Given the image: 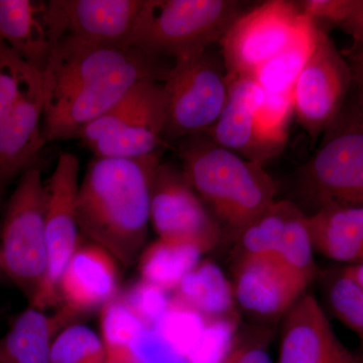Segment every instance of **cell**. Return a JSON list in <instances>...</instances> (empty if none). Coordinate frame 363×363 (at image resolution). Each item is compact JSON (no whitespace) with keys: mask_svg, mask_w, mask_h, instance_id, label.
Masks as SVG:
<instances>
[{"mask_svg":"<svg viewBox=\"0 0 363 363\" xmlns=\"http://www.w3.org/2000/svg\"><path fill=\"white\" fill-rule=\"evenodd\" d=\"M78 157L64 152L47 182L45 207V241L47 272L33 297L30 307L45 310L59 303L58 286L64 269L79 245L77 198L79 182Z\"/></svg>","mask_w":363,"mask_h":363,"instance_id":"10","label":"cell"},{"mask_svg":"<svg viewBox=\"0 0 363 363\" xmlns=\"http://www.w3.org/2000/svg\"><path fill=\"white\" fill-rule=\"evenodd\" d=\"M355 2L357 0H303L297 4L301 13L316 21L318 26L326 23L340 28L350 18Z\"/></svg>","mask_w":363,"mask_h":363,"instance_id":"35","label":"cell"},{"mask_svg":"<svg viewBox=\"0 0 363 363\" xmlns=\"http://www.w3.org/2000/svg\"><path fill=\"white\" fill-rule=\"evenodd\" d=\"M325 306L334 318L363 341V286L333 267L318 272Z\"/></svg>","mask_w":363,"mask_h":363,"instance_id":"27","label":"cell"},{"mask_svg":"<svg viewBox=\"0 0 363 363\" xmlns=\"http://www.w3.org/2000/svg\"><path fill=\"white\" fill-rule=\"evenodd\" d=\"M352 69L328 30L318 26L316 47L301 71L293 89L294 111L312 140L330 128L343 111Z\"/></svg>","mask_w":363,"mask_h":363,"instance_id":"9","label":"cell"},{"mask_svg":"<svg viewBox=\"0 0 363 363\" xmlns=\"http://www.w3.org/2000/svg\"><path fill=\"white\" fill-rule=\"evenodd\" d=\"M123 298L145 326L152 329L161 322L172 303L166 291L145 281L131 286Z\"/></svg>","mask_w":363,"mask_h":363,"instance_id":"33","label":"cell"},{"mask_svg":"<svg viewBox=\"0 0 363 363\" xmlns=\"http://www.w3.org/2000/svg\"><path fill=\"white\" fill-rule=\"evenodd\" d=\"M307 223L315 252L341 266L363 264V207L320 208Z\"/></svg>","mask_w":363,"mask_h":363,"instance_id":"20","label":"cell"},{"mask_svg":"<svg viewBox=\"0 0 363 363\" xmlns=\"http://www.w3.org/2000/svg\"><path fill=\"white\" fill-rule=\"evenodd\" d=\"M145 0H54L64 33L102 47L130 49Z\"/></svg>","mask_w":363,"mask_h":363,"instance_id":"17","label":"cell"},{"mask_svg":"<svg viewBox=\"0 0 363 363\" xmlns=\"http://www.w3.org/2000/svg\"><path fill=\"white\" fill-rule=\"evenodd\" d=\"M70 322L63 313L50 316L30 306L0 339V355L11 363H50L57 332Z\"/></svg>","mask_w":363,"mask_h":363,"instance_id":"22","label":"cell"},{"mask_svg":"<svg viewBox=\"0 0 363 363\" xmlns=\"http://www.w3.org/2000/svg\"><path fill=\"white\" fill-rule=\"evenodd\" d=\"M61 39L48 1L0 0V40L40 73Z\"/></svg>","mask_w":363,"mask_h":363,"instance_id":"18","label":"cell"},{"mask_svg":"<svg viewBox=\"0 0 363 363\" xmlns=\"http://www.w3.org/2000/svg\"><path fill=\"white\" fill-rule=\"evenodd\" d=\"M0 363H11V362H7L6 358H4V357H1V355H0Z\"/></svg>","mask_w":363,"mask_h":363,"instance_id":"43","label":"cell"},{"mask_svg":"<svg viewBox=\"0 0 363 363\" xmlns=\"http://www.w3.org/2000/svg\"><path fill=\"white\" fill-rule=\"evenodd\" d=\"M281 320L277 363H357L314 296L306 293Z\"/></svg>","mask_w":363,"mask_h":363,"instance_id":"15","label":"cell"},{"mask_svg":"<svg viewBox=\"0 0 363 363\" xmlns=\"http://www.w3.org/2000/svg\"><path fill=\"white\" fill-rule=\"evenodd\" d=\"M204 250L194 243L157 238L140 255L142 281L166 291H175L184 277L200 262Z\"/></svg>","mask_w":363,"mask_h":363,"instance_id":"24","label":"cell"},{"mask_svg":"<svg viewBox=\"0 0 363 363\" xmlns=\"http://www.w3.org/2000/svg\"><path fill=\"white\" fill-rule=\"evenodd\" d=\"M353 44L357 45L358 48L363 50V40H353Z\"/></svg>","mask_w":363,"mask_h":363,"instance_id":"42","label":"cell"},{"mask_svg":"<svg viewBox=\"0 0 363 363\" xmlns=\"http://www.w3.org/2000/svg\"><path fill=\"white\" fill-rule=\"evenodd\" d=\"M227 363H274L262 341H238L222 357Z\"/></svg>","mask_w":363,"mask_h":363,"instance_id":"36","label":"cell"},{"mask_svg":"<svg viewBox=\"0 0 363 363\" xmlns=\"http://www.w3.org/2000/svg\"><path fill=\"white\" fill-rule=\"evenodd\" d=\"M305 18L297 2L286 0L266 1L241 13L219 43L229 77H255L295 39Z\"/></svg>","mask_w":363,"mask_h":363,"instance_id":"8","label":"cell"},{"mask_svg":"<svg viewBox=\"0 0 363 363\" xmlns=\"http://www.w3.org/2000/svg\"><path fill=\"white\" fill-rule=\"evenodd\" d=\"M106 350L101 337L85 325H71L52 341L50 363H105Z\"/></svg>","mask_w":363,"mask_h":363,"instance_id":"31","label":"cell"},{"mask_svg":"<svg viewBox=\"0 0 363 363\" xmlns=\"http://www.w3.org/2000/svg\"><path fill=\"white\" fill-rule=\"evenodd\" d=\"M164 99L162 82L143 81L138 83L104 116L88 124L78 140L88 147L102 136L112 135L130 125Z\"/></svg>","mask_w":363,"mask_h":363,"instance_id":"26","label":"cell"},{"mask_svg":"<svg viewBox=\"0 0 363 363\" xmlns=\"http://www.w3.org/2000/svg\"><path fill=\"white\" fill-rule=\"evenodd\" d=\"M150 223L161 240L194 243L204 252L221 240V224L210 214L183 169L160 164L152 186Z\"/></svg>","mask_w":363,"mask_h":363,"instance_id":"12","label":"cell"},{"mask_svg":"<svg viewBox=\"0 0 363 363\" xmlns=\"http://www.w3.org/2000/svg\"><path fill=\"white\" fill-rule=\"evenodd\" d=\"M317 37L316 21L306 16L295 39L283 51L264 64L252 79H255L264 93H292L301 71L316 47Z\"/></svg>","mask_w":363,"mask_h":363,"instance_id":"25","label":"cell"},{"mask_svg":"<svg viewBox=\"0 0 363 363\" xmlns=\"http://www.w3.org/2000/svg\"><path fill=\"white\" fill-rule=\"evenodd\" d=\"M350 61L353 74V85L357 88V111L363 119V50L353 44L343 52Z\"/></svg>","mask_w":363,"mask_h":363,"instance_id":"37","label":"cell"},{"mask_svg":"<svg viewBox=\"0 0 363 363\" xmlns=\"http://www.w3.org/2000/svg\"><path fill=\"white\" fill-rule=\"evenodd\" d=\"M264 97V90L255 79L228 76L225 105L216 123L203 133L217 145L260 164L255 116Z\"/></svg>","mask_w":363,"mask_h":363,"instance_id":"19","label":"cell"},{"mask_svg":"<svg viewBox=\"0 0 363 363\" xmlns=\"http://www.w3.org/2000/svg\"><path fill=\"white\" fill-rule=\"evenodd\" d=\"M218 363H227V362H225V360L223 359V358H221V359L219 360Z\"/></svg>","mask_w":363,"mask_h":363,"instance_id":"44","label":"cell"},{"mask_svg":"<svg viewBox=\"0 0 363 363\" xmlns=\"http://www.w3.org/2000/svg\"><path fill=\"white\" fill-rule=\"evenodd\" d=\"M303 194L316 206L363 207V119L340 116L300 174ZM315 210V211H316Z\"/></svg>","mask_w":363,"mask_h":363,"instance_id":"7","label":"cell"},{"mask_svg":"<svg viewBox=\"0 0 363 363\" xmlns=\"http://www.w3.org/2000/svg\"><path fill=\"white\" fill-rule=\"evenodd\" d=\"M242 13L235 0H145L128 48L150 58H189L220 43Z\"/></svg>","mask_w":363,"mask_h":363,"instance_id":"3","label":"cell"},{"mask_svg":"<svg viewBox=\"0 0 363 363\" xmlns=\"http://www.w3.org/2000/svg\"><path fill=\"white\" fill-rule=\"evenodd\" d=\"M339 28L350 33L353 40H363V0H357L350 18Z\"/></svg>","mask_w":363,"mask_h":363,"instance_id":"38","label":"cell"},{"mask_svg":"<svg viewBox=\"0 0 363 363\" xmlns=\"http://www.w3.org/2000/svg\"><path fill=\"white\" fill-rule=\"evenodd\" d=\"M314 279L277 253H262L236 257L231 284L238 309L269 321L285 316Z\"/></svg>","mask_w":363,"mask_h":363,"instance_id":"13","label":"cell"},{"mask_svg":"<svg viewBox=\"0 0 363 363\" xmlns=\"http://www.w3.org/2000/svg\"><path fill=\"white\" fill-rule=\"evenodd\" d=\"M344 272L354 279L360 285L363 286V264H355V266H341Z\"/></svg>","mask_w":363,"mask_h":363,"instance_id":"39","label":"cell"},{"mask_svg":"<svg viewBox=\"0 0 363 363\" xmlns=\"http://www.w3.org/2000/svg\"><path fill=\"white\" fill-rule=\"evenodd\" d=\"M173 300L197 313L206 323L235 325L238 321L233 284L211 260H201L184 277Z\"/></svg>","mask_w":363,"mask_h":363,"instance_id":"21","label":"cell"},{"mask_svg":"<svg viewBox=\"0 0 363 363\" xmlns=\"http://www.w3.org/2000/svg\"><path fill=\"white\" fill-rule=\"evenodd\" d=\"M166 363H191L190 360L188 359L187 357L185 355H182L180 353H177L176 355H174L171 359L168 360Z\"/></svg>","mask_w":363,"mask_h":363,"instance_id":"40","label":"cell"},{"mask_svg":"<svg viewBox=\"0 0 363 363\" xmlns=\"http://www.w3.org/2000/svg\"><path fill=\"white\" fill-rule=\"evenodd\" d=\"M147 327L123 298H113L101 308L100 329L106 350L105 363H133L130 346Z\"/></svg>","mask_w":363,"mask_h":363,"instance_id":"30","label":"cell"},{"mask_svg":"<svg viewBox=\"0 0 363 363\" xmlns=\"http://www.w3.org/2000/svg\"><path fill=\"white\" fill-rule=\"evenodd\" d=\"M355 355H357V363H363V341H360L359 348Z\"/></svg>","mask_w":363,"mask_h":363,"instance_id":"41","label":"cell"},{"mask_svg":"<svg viewBox=\"0 0 363 363\" xmlns=\"http://www.w3.org/2000/svg\"><path fill=\"white\" fill-rule=\"evenodd\" d=\"M118 262L94 242L79 245L58 286L59 303L70 321L113 300L118 286Z\"/></svg>","mask_w":363,"mask_h":363,"instance_id":"16","label":"cell"},{"mask_svg":"<svg viewBox=\"0 0 363 363\" xmlns=\"http://www.w3.org/2000/svg\"><path fill=\"white\" fill-rule=\"evenodd\" d=\"M179 156L191 186L234 238L276 201L278 184L264 167L205 133L184 138Z\"/></svg>","mask_w":363,"mask_h":363,"instance_id":"2","label":"cell"},{"mask_svg":"<svg viewBox=\"0 0 363 363\" xmlns=\"http://www.w3.org/2000/svg\"><path fill=\"white\" fill-rule=\"evenodd\" d=\"M177 353L162 334L152 328H145L130 346L133 363H166Z\"/></svg>","mask_w":363,"mask_h":363,"instance_id":"34","label":"cell"},{"mask_svg":"<svg viewBox=\"0 0 363 363\" xmlns=\"http://www.w3.org/2000/svg\"><path fill=\"white\" fill-rule=\"evenodd\" d=\"M169 70L162 65L161 60L145 56L89 87L45 104L43 119L45 143L78 140L88 124L104 116L133 86L143 81L164 82Z\"/></svg>","mask_w":363,"mask_h":363,"instance_id":"11","label":"cell"},{"mask_svg":"<svg viewBox=\"0 0 363 363\" xmlns=\"http://www.w3.org/2000/svg\"><path fill=\"white\" fill-rule=\"evenodd\" d=\"M298 209L295 203L276 200L236 236L238 257L278 252L289 223Z\"/></svg>","mask_w":363,"mask_h":363,"instance_id":"28","label":"cell"},{"mask_svg":"<svg viewBox=\"0 0 363 363\" xmlns=\"http://www.w3.org/2000/svg\"><path fill=\"white\" fill-rule=\"evenodd\" d=\"M166 99L145 112L138 121L112 135L102 136L89 147L95 157L136 159L159 152L164 143Z\"/></svg>","mask_w":363,"mask_h":363,"instance_id":"23","label":"cell"},{"mask_svg":"<svg viewBox=\"0 0 363 363\" xmlns=\"http://www.w3.org/2000/svg\"><path fill=\"white\" fill-rule=\"evenodd\" d=\"M166 99L164 143L209 130L225 105L228 73L223 59L211 50L178 60L164 82Z\"/></svg>","mask_w":363,"mask_h":363,"instance_id":"6","label":"cell"},{"mask_svg":"<svg viewBox=\"0 0 363 363\" xmlns=\"http://www.w3.org/2000/svg\"><path fill=\"white\" fill-rule=\"evenodd\" d=\"M47 183L39 169H26L7 204L0 235V269L30 298L47 272Z\"/></svg>","mask_w":363,"mask_h":363,"instance_id":"5","label":"cell"},{"mask_svg":"<svg viewBox=\"0 0 363 363\" xmlns=\"http://www.w3.org/2000/svg\"><path fill=\"white\" fill-rule=\"evenodd\" d=\"M42 73L0 40V195L45 147Z\"/></svg>","mask_w":363,"mask_h":363,"instance_id":"4","label":"cell"},{"mask_svg":"<svg viewBox=\"0 0 363 363\" xmlns=\"http://www.w3.org/2000/svg\"><path fill=\"white\" fill-rule=\"evenodd\" d=\"M205 325L206 322L197 313L178 304L172 298L168 312L155 329L173 346L177 352L187 357L199 340Z\"/></svg>","mask_w":363,"mask_h":363,"instance_id":"32","label":"cell"},{"mask_svg":"<svg viewBox=\"0 0 363 363\" xmlns=\"http://www.w3.org/2000/svg\"><path fill=\"white\" fill-rule=\"evenodd\" d=\"M143 57V52L130 48L102 47L64 35L52 49L42 74L45 105L89 87Z\"/></svg>","mask_w":363,"mask_h":363,"instance_id":"14","label":"cell"},{"mask_svg":"<svg viewBox=\"0 0 363 363\" xmlns=\"http://www.w3.org/2000/svg\"><path fill=\"white\" fill-rule=\"evenodd\" d=\"M160 164V150L136 159L95 157L80 183L79 228L123 266L135 264L145 247Z\"/></svg>","mask_w":363,"mask_h":363,"instance_id":"1","label":"cell"},{"mask_svg":"<svg viewBox=\"0 0 363 363\" xmlns=\"http://www.w3.org/2000/svg\"><path fill=\"white\" fill-rule=\"evenodd\" d=\"M294 113L293 92L289 94L264 93L255 116V140L262 166L278 157L285 149Z\"/></svg>","mask_w":363,"mask_h":363,"instance_id":"29","label":"cell"}]
</instances>
